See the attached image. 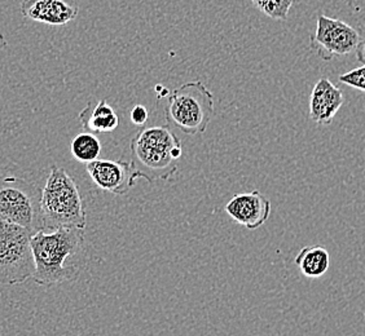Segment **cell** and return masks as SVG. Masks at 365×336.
<instances>
[{"instance_id":"12","label":"cell","mask_w":365,"mask_h":336,"mask_svg":"<svg viewBox=\"0 0 365 336\" xmlns=\"http://www.w3.org/2000/svg\"><path fill=\"white\" fill-rule=\"evenodd\" d=\"M78 118L86 131L93 135L113 132L120 127V118L106 98L98 100V103L90 100Z\"/></svg>"},{"instance_id":"18","label":"cell","mask_w":365,"mask_h":336,"mask_svg":"<svg viewBox=\"0 0 365 336\" xmlns=\"http://www.w3.org/2000/svg\"><path fill=\"white\" fill-rule=\"evenodd\" d=\"M252 1H253V4L255 6V7L258 8L259 11H262V9L264 8V6L267 4L269 0H252Z\"/></svg>"},{"instance_id":"9","label":"cell","mask_w":365,"mask_h":336,"mask_svg":"<svg viewBox=\"0 0 365 336\" xmlns=\"http://www.w3.org/2000/svg\"><path fill=\"white\" fill-rule=\"evenodd\" d=\"M271 202L259 190L236 194L225 206V212L235 223L255 231L267 223L271 215Z\"/></svg>"},{"instance_id":"10","label":"cell","mask_w":365,"mask_h":336,"mask_svg":"<svg viewBox=\"0 0 365 336\" xmlns=\"http://www.w3.org/2000/svg\"><path fill=\"white\" fill-rule=\"evenodd\" d=\"M21 14L31 21L63 26L79 14L78 0H24Z\"/></svg>"},{"instance_id":"16","label":"cell","mask_w":365,"mask_h":336,"mask_svg":"<svg viewBox=\"0 0 365 336\" xmlns=\"http://www.w3.org/2000/svg\"><path fill=\"white\" fill-rule=\"evenodd\" d=\"M149 112L144 105H135L130 112V118L135 126L144 127L147 123Z\"/></svg>"},{"instance_id":"14","label":"cell","mask_w":365,"mask_h":336,"mask_svg":"<svg viewBox=\"0 0 365 336\" xmlns=\"http://www.w3.org/2000/svg\"><path fill=\"white\" fill-rule=\"evenodd\" d=\"M71 152L78 162L87 164L98 161L101 153V142L93 133H79L71 140Z\"/></svg>"},{"instance_id":"6","label":"cell","mask_w":365,"mask_h":336,"mask_svg":"<svg viewBox=\"0 0 365 336\" xmlns=\"http://www.w3.org/2000/svg\"><path fill=\"white\" fill-rule=\"evenodd\" d=\"M33 234L20 225L0 219V283L20 285L33 280L36 263Z\"/></svg>"},{"instance_id":"15","label":"cell","mask_w":365,"mask_h":336,"mask_svg":"<svg viewBox=\"0 0 365 336\" xmlns=\"http://www.w3.org/2000/svg\"><path fill=\"white\" fill-rule=\"evenodd\" d=\"M339 83L346 84L354 90L365 92V65L339 75Z\"/></svg>"},{"instance_id":"2","label":"cell","mask_w":365,"mask_h":336,"mask_svg":"<svg viewBox=\"0 0 365 336\" xmlns=\"http://www.w3.org/2000/svg\"><path fill=\"white\" fill-rule=\"evenodd\" d=\"M130 150L139 179L169 182L178 171L182 144L169 125L143 127L130 141Z\"/></svg>"},{"instance_id":"5","label":"cell","mask_w":365,"mask_h":336,"mask_svg":"<svg viewBox=\"0 0 365 336\" xmlns=\"http://www.w3.org/2000/svg\"><path fill=\"white\" fill-rule=\"evenodd\" d=\"M41 199L42 190L34 182L0 176V219L20 225L33 236L44 231Z\"/></svg>"},{"instance_id":"1","label":"cell","mask_w":365,"mask_h":336,"mask_svg":"<svg viewBox=\"0 0 365 336\" xmlns=\"http://www.w3.org/2000/svg\"><path fill=\"white\" fill-rule=\"evenodd\" d=\"M85 233L77 228L41 231L31 237L36 263L33 280L39 286H53L77 280L85 263Z\"/></svg>"},{"instance_id":"7","label":"cell","mask_w":365,"mask_h":336,"mask_svg":"<svg viewBox=\"0 0 365 336\" xmlns=\"http://www.w3.org/2000/svg\"><path fill=\"white\" fill-rule=\"evenodd\" d=\"M361 42L360 33L342 20L325 14L317 17V31L309 46L324 61L349 56Z\"/></svg>"},{"instance_id":"11","label":"cell","mask_w":365,"mask_h":336,"mask_svg":"<svg viewBox=\"0 0 365 336\" xmlns=\"http://www.w3.org/2000/svg\"><path fill=\"white\" fill-rule=\"evenodd\" d=\"M344 105V93L328 78H320L309 96V120L329 126Z\"/></svg>"},{"instance_id":"17","label":"cell","mask_w":365,"mask_h":336,"mask_svg":"<svg viewBox=\"0 0 365 336\" xmlns=\"http://www.w3.org/2000/svg\"><path fill=\"white\" fill-rule=\"evenodd\" d=\"M355 53H356V57H358L359 63H361L363 65H365V39L360 42V44L358 46V48L355 51Z\"/></svg>"},{"instance_id":"13","label":"cell","mask_w":365,"mask_h":336,"mask_svg":"<svg viewBox=\"0 0 365 336\" xmlns=\"http://www.w3.org/2000/svg\"><path fill=\"white\" fill-rule=\"evenodd\" d=\"M294 261L304 277L320 278L329 271L330 253L322 246H307L295 256Z\"/></svg>"},{"instance_id":"3","label":"cell","mask_w":365,"mask_h":336,"mask_svg":"<svg viewBox=\"0 0 365 336\" xmlns=\"http://www.w3.org/2000/svg\"><path fill=\"white\" fill-rule=\"evenodd\" d=\"M43 225L44 231L60 228L85 229L87 211L77 182L63 167L52 166L42 189Z\"/></svg>"},{"instance_id":"19","label":"cell","mask_w":365,"mask_h":336,"mask_svg":"<svg viewBox=\"0 0 365 336\" xmlns=\"http://www.w3.org/2000/svg\"><path fill=\"white\" fill-rule=\"evenodd\" d=\"M7 46V43L4 41V36L1 34V31H0V49L3 48V47H6Z\"/></svg>"},{"instance_id":"4","label":"cell","mask_w":365,"mask_h":336,"mask_svg":"<svg viewBox=\"0 0 365 336\" xmlns=\"http://www.w3.org/2000/svg\"><path fill=\"white\" fill-rule=\"evenodd\" d=\"M212 114L214 96L201 80L182 84L170 93L165 105L168 125L185 135L204 133Z\"/></svg>"},{"instance_id":"8","label":"cell","mask_w":365,"mask_h":336,"mask_svg":"<svg viewBox=\"0 0 365 336\" xmlns=\"http://www.w3.org/2000/svg\"><path fill=\"white\" fill-rule=\"evenodd\" d=\"M86 169L98 189L114 196L127 194L139 179L131 162L98 159L87 163Z\"/></svg>"}]
</instances>
